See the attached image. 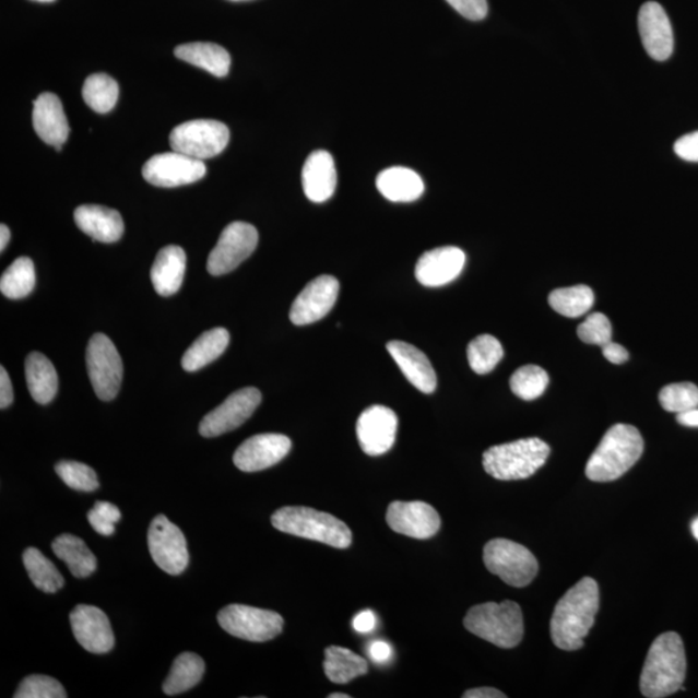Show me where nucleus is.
I'll use <instances>...</instances> for the list:
<instances>
[{"instance_id": "nucleus-1", "label": "nucleus", "mask_w": 698, "mask_h": 698, "mask_svg": "<svg viewBox=\"0 0 698 698\" xmlns=\"http://www.w3.org/2000/svg\"><path fill=\"white\" fill-rule=\"evenodd\" d=\"M599 605L601 594L596 581L590 577L582 578L555 606L549 625L554 644L563 651L580 650L594 626Z\"/></svg>"}, {"instance_id": "nucleus-2", "label": "nucleus", "mask_w": 698, "mask_h": 698, "mask_svg": "<svg viewBox=\"0 0 698 698\" xmlns=\"http://www.w3.org/2000/svg\"><path fill=\"white\" fill-rule=\"evenodd\" d=\"M687 659L678 634L669 631L653 641L640 676V690L648 698L672 696L683 687Z\"/></svg>"}, {"instance_id": "nucleus-3", "label": "nucleus", "mask_w": 698, "mask_h": 698, "mask_svg": "<svg viewBox=\"0 0 698 698\" xmlns=\"http://www.w3.org/2000/svg\"><path fill=\"white\" fill-rule=\"evenodd\" d=\"M643 451L644 441L639 429L618 423L606 431L590 457L587 476L596 483L615 482L640 460Z\"/></svg>"}, {"instance_id": "nucleus-4", "label": "nucleus", "mask_w": 698, "mask_h": 698, "mask_svg": "<svg viewBox=\"0 0 698 698\" xmlns=\"http://www.w3.org/2000/svg\"><path fill=\"white\" fill-rule=\"evenodd\" d=\"M272 525L280 532L326 543L335 548H348L352 543V533L347 524L333 514L310 507H282L272 514Z\"/></svg>"}, {"instance_id": "nucleus-5", "label": "nucleus", "mask_w": 698, "mask_h": 698, "mask_svg": "<svg viewBox=\"0 0 698 698\" xmlns=\"http://www.w3.org/2000/svg\"><path fill=\"white\" fill-rule=\"evenodd\" d=\"M465 629L499 648H514L524 637L520 605L511 601L472 606L463 620Z\"/></svg>"}, {"instance_id": "nucleus-6", "label": "nucleus", "mask_w": 698, "mask_h": 698, "mask_svg": "<svg viewBox=\"0 0 698 698\" xmlns=\"http://www.w3.org/2000/svg\"><path fill=\"white\" fill-rule=\"evenodd\" d=\"M549 447L531 437L492 447L483 456L484 470L497 481H523L531 477L548 460Z\"/></svg>"}, {"instance_id": "nucleus-7", "label": "nucleus", "mask_w": 698, "mask_h": 698, "mask_svg": "<svg viewBox=\"0 0 698 698\" xmlns=\"http://www.w3.org/2000/svg\"><path fill=\"white\" fill-rule=\"evenodd\" d=\"M484 564L490 573L512 588L528 587L539 573L535 556L523 545L505 539L486 543Z\"/></svg>"}, {"instance_id": "nucleus-8", "label": "nucleus", "mask_w": 698, "mask_h": 698, "mask_svg": "<svg viewBox=\"0 0 698 698\" xmlns=\"http://www.w3.org/2000/svg\"><path fill=\"white\" fill-rule=\"evenodd\" d=\"M217 623L230 636L256 643L272 640L284 629V618L279 613L242 604L225 606L218 612Z\"/></svg>"}, {"instance_id": "nucleus-9", "label": "nucleus", "mask_w": 698, "mask_h": 698, "mask_svg": "<svg viewBox=\"0 0 698 698\" xmlns=\"http://www.w3.org/2000/svg\"><path fill=\"white\" fill-rule=\"evenodd\" d=\"M229 129L214 119H194L181 123L171 132L173 151L196 159H209L221 154L229 143Z\"/></svg>"}, {"instance_id": "nucleus-10", "label": "nucleus", "mask_w": 698, "mask_h": 698, "mask_svg": "<svg viewBox=\"0 0 698 698\" xmlns=\"http://www.w3.org/2000/svg\"><path fill=\"white\" fill-rule=\"evenodd\" d=\"M86 362L96 397L103 401L116 399L122 383L123 364L107 335L98 333L91 338Z\"/></svg>"}, {"instance_id": "nucleus-11", "label": "nucleus", "mask_w": 698, "mask_h": 698, "mask_svg": "<svg viewBox=\"0 0 698 698\" xmlns=\"http://www.w3.org/2000/svg\"><path fill=\"white\" fill-rule=\"evenodd\" d=\"M259 241L258 230L253 225L244 222L230 223L222 232L221 238L210 252L208 271L213 276H223L244 263Z\"/></svg>"}, {"instance_id": "nucleus-12", "label": "nucleus", "mask_w": 698, "mask_h": 698, "mask_svg": "<svg viewBox=\"0 0 698 698\" xmlns=\"http://www.w3.org/2000/svg\"><path fill=\"white\" fill-rule=\"evenodd\" d=\"M147 546L154 563L164 572L179 576L187 569L189 564L187 540L180 528L171 523L165 514H158L153 519L147 532Z\"/></svg>"}, {"instance_id": "nucleus-13", "label": "nucleus", "mask_w": 698, "mask_h": 698, "mask_svg": "<svg viewBox=\"0 0 698 698\" xmlns=\"http://www.w3.org/2000/svg\"><path fill=\"white\" fill-rule=\"evenodd\" d=\"M206 175L203 161L179 152L162 153L146 161L144 179L154 187L176 188L193 185Z\"/></svg>"}, {"instance_id": "nucleus-14", "label": "nucleus", "mask_w": 698, "mask_h": 698, "mask_svg": "<svg viewBox=\"0 0 698 698\" xmlns=\"http://www.w3.org/2000/svg\"><path fill=\"white\" fill-rule=\"evenodd\" d=\"M262 403L258 388L248 387L232 393L222 405L210 412L200 425L203 437H217L233 431L248 421Z\"/></svg>"}, {"instance_id": "nucleus-15", "label": "nucleus", "mask_w": 698, "mask_h": 698, "mask_svg": "<svg viewBox=\"0 0 698 698\" xmlns=\"http://www.w3.org/2000/svg\"><path fill=\"white\" fill-rule=\"evenodd\" d=\"M399 427L398 415L392 409L372 405L359 415L356 433L359 447L365 454L378 457L391 450Z\"/></svg>"}, {"instance_id": "nucleus-16", "label": "nucleus", "mask_w": 698, "mask_h": 698, "mask_svg": "<svg viewBox=\"0 0 698 698\" xmlns=\"http://www.w3.org/2000/svg\"><path fill=\"white\" fill-rule=\"evenodd\" d=\"M338 295L340 281L334 276L323 274L310 281L293 303L292 322L296 327H305L322 320L335 306Z\"/></svg>"}, {"instance_id": "nucleus-17", "label": "nucleus", "mask_w": 698, "mask_h": 698, "mask_svg": "<svg viewBox=\"0 0 698 698\" xmlns=\"http://www.w3.org/2000/svg\"><path fill=\"white\" fill-rule=\"evenodd\" d=\"M387 524L393 532L411 539L428 540L440 531V514L431 505L414 500V502H392L388 506Z\"/></svg>"}, {"instance_id": "nucleus-18", "label": "nucleus", "mask_w": 698, "mask_h": 698, "mask_svg": "<svg viewBox=\"0 0 698 698\" xmlns=\"http://www.w3.org/2000/svg\"><path fill=\"white\" fill-rule=\"evenodd\" d=\"M292 450V440L285 435L260 434L244 441L233 456L236 468L244 472H258L280 463Z\"/></svg>"}, {"instance_id": "nucleus-19", "label": "nucleus", "mask_w": 698, "mask_h": 698, "mask_svg": "<svg viewBox=\"0 0 698 698\" xmlns=\"http://www.w3.org/2000/svg\"><path fill=\"white\" fill-rule=\"evenodd\" d=\"M70 625L74 637L84 650L104 654L115 647L110 620L102 610L93 605H78L70 613Z\"/></svg>"}, {"instance_id": "nucleus-20", "label": "nucleus", "mask_w": 698, "mask_h": 698, "mask_svg": "<svg viewBox=\"0 0 698 698\" xmlns=\"http://www.w3.org/2000/svg\"><path fill=\"white\" fill-rule=\"evenodd\" d=\"M641 42L655 61H666L674 52V33L664 7L658 2L641 5L638 16Z\"/></svg>"}, {"instance_id": "nucleus-21", "label": "nucleus", "mask_w": 698, "mask_h": 698, "mask_svg": "<svg viewBox=\"0 0 698 698\" xmlns=\"http://www.w3.org/2000/svg\"><path fill=\"white\" fill-rule=\"evenodd\" d=\"M464 252L456 246H446L429 250L418 259L415 277L426 287H440L450 284L463 271Z\"/></svg>"}, {"instance_id": "nucleus-22", "label": "nucleus", "mask_w": 698, "mask_h": 698, "mask_svg": "<svg viewBox=\"0 0 698 698\" xmlns=\"http://www.w3.org/2000/svg\"><path fill=\"white\" fill-rule=\"evenodd\" d=\"M33 125L35 132L46 144L55 146L58 152L61 151L62 144L67 143L70 129L58 96L46 93L34 102Z\"/></svg>"}, {"instance_id": "nucleus-23", "label": "nucleus", "mask_w": 698, "mask_h": 698, "mask_svg": "<svg viewBox=\"0 0 698 698\" xmlns=\"http://www.w3.org/2000/svg\"><path fill=\"white\" fill-rule=\"evenodd\" d=\"M336 181L333 155L327 151L310 153L301 171V185L307 199L315 203L330 200L335 193Z\"/></svg>"}, {"instance_id": "nucleus-24", "label": "nucleus", "mask_w": 698, "mask_h": 698, "mask_svg": "<svg viewBox=\"0 0 698 698\" xmlns=\"http://www.w3.org/2000/svg\"><path fill=\"white\" fill-rule=\"evenodd\" d=\"M388 354L399 365L401 371L417 390L433 393L437 387V377L428 357L421 350L401 341L387 344Z\"/></svg>"}, {"instance_id": "nucleus-25", "label": "nucleus", "mask_w": 698, "mask_h": 698, "mask_svg": "<svg viewBox=\"0 0 698 698\" xmlns=\"http://www.w3.org/2000/svg\"><path fill=\"white\" fill-rule=\"evenodd\" d=\"M74 221L76 227L95 241L113 244L121 239L125 232V223L117 210L98 204H83L75 210Z\"/></svg>"}, {"instance_id": "nucleus-26", "label": "nucleus", "mask_w": 698, "mask_h": 698, "mask_svg": "<svg viewBox=\"0 0 698 698\" xmlns=\"http://www.w3.org/2000/svg\"><path fill=\"white\" fill-rule=\"evenodd\" d=\"M186 267V251L180 246L170 245L162 249L155 258L151 271L155 292L162 296H171L178 293L182 280H185Z\"/></svg>"}, {"instance_id": "nucleus-27", "label": "nucleus", "mask_w": 698, "mask_h": 698, "mask_svg": "<svg viewBox=\"0 0 698 698\" xmlns=\"http://www.w3.org/2000/svg\"><path fill=\"white\" fill-rule=\"evenodd\" d=\"M377 188L387 199L392 202L417 201L425 192V185L421 176L407 167L386 168L378 175Z\"/></svg>"}, {"instance_id": "nucleus-28", "label": "nucleus", "mask_w": 698, "mask_h": 698, "mask_svg": "<svg viewBox=\"0 0 698 698\" xmlns=\"http://www.w3.org/2000/svg\"><path fill=\"white\" fill-rule=\"evenodd\" d=\"M25 377L32 398L40 405H47L55 399L59 390V377L49 359L32 352L25 362Z\"/></svg>"}, {"instance_id": "nucleus-29", "label": "nucleus", "mask_w": 698, "mask_h": 698, "mask_svg": "<svg viewBox=\"0 0 698 698\" xmlns=\"http://www.w3.org/2000/svg\"><path fill=\"white\" fill-rule=\"evenodd\" d=\"M229 341L230 335L227 329L215 328L206 331L190 345L185 356H182V369L193 372L214 363L227 350Z\"/></svg>"}, {"instance_id": "nucleus-30", "label": "nucleus", "mask_w": 698, "mask_h": 698, "mask_svg": "<svg viewBox=\"0 0 698 698\" xmlns=\"http://www.w3.org/2000/svg\"><path fill=\"white\" fill-rule=\"evenodd\" d=\"M176 58L197 68L223 78L229 73L230 55L227 49L214 44H188L175 48Z\"/></svg>"}, {"instance_id": "nucleus-31", "label": "nucleus", "mask_w": 698, "mask_h": 698, "mask_svg": "<svg viewBox=\"0 0 698 698\" xmlns=\"http://www.w3.org/2000/svg\"><path fill=\"white\" fill-rule=\"evenodd\" d=\"M54 554L67 566L76 578H86L97 568L96 556L86 543L73 534L59 535L52 543Z\"/></svg>"}, {"instance_id": "nucleus-32", "label": "nucleus", "mask_w": 698, "mask_h": 698, "mask_svg": "<svg viewBox=\"0 0 698 698\" xmlns=\"http://www.w3.org/2000/svg\"><path fill=\"white\" fill-rule=\"evenodd\" d=\"M323 670L331 682L345 684L368 674L369 665L362 655L347 648L331 646L326 650Z\"/></svg>"}, {"instance_id": "nucleus-33", "label": "nucleus", "mask_w": 698, "mask_h": 698, "mask_svg": "<svg viewBox=\"0 0 698 698\" xmlns=\"http://www.w3.org/2000/svg\"><path fill=\"white\" fill-rule=\"evenodd\" d=\"M204 662L199 654L181 653L174 661L170 674L164 683V693L168 696L185 694L203 678Z\"/></svg>"}, {"instance_id": "nucleus-34", "label": "nucleus", "mask_w": 698, "mask_h": 698, "mask_svg": "<svg viewBox=\"0 0 698 698\" xmlns=\"http://www.w3.org/2000/svg\"><path fill=\"white\" fill-rule=\"evenodd\" d=\"M24 566L27 575H29L34 587L47 592V594H55L66 583L63 577L59 572L55 564L47 559L38 548L29 547L25 549Z\"/></svg>"}, {"instance_id": "nucleus-35", "label": "nucleus", "mask_w": 698, "mask_h": 698, "mask_svg": "<svg viewBox=\"0 0 698 698\" xmlns=\"http://www.w3.org/2000/svg\"><path fill=\"white\" fill-rule=\"evenodd\" d=\"M594 292L584 285L558 288L548 296L549 306L555 312L568 317V319H577V317L587 315L594 306Z\"/></svg>"}, {"instance_id": "nucleus-36", "label": "nucleus", "mask_w": 698, "mask_h": 698, "mask_svg": "<svg viewBox=\"0 0 698 698\" xmlns=\"http://www.w3.org/2000/svg\"><path fill=\"white\" fill-rule=\"evenodd\" d=\"M35 267L33 260L21 257L15 260L2 274L0 279V292L10 299H23L29 295L35 287Z\"/></svg>"}, {"instance_id": "nucleus-37", "label": "nucleus", "mask_w": 698, "mask_h": 698, "mask_svg": "<svg viewBox=\"0 0 698 698\" xmlns=\"http://www.w3.org/2000/svg\"><path fill=\"white\" fill-rule=\"evenodd\" d=\"M118 95V83L107 74L90 75L82 88L84 103L102 115L116 107Z\"/></svg>"}, {"instance_id": "nucleus-38", "label": "nucleus", "mask_w": 698, "mask_h": 698, "mask_svg": "<svg viewBox=\"0 0 698 698\" xmlns=\"http://www.w3.org/2000/svg\"><path fill=\"white\" fill-rule=\"evenodd\" d=\"M505 355L502 344L492 335H481L469 344L468 357L471 369L476 374L495 370Z\"/></svg>"}, {"instance_id": "nucleus-39", "label": "nucleus", "mask_w": 698, "mask_h": 698, "mask_svg": "<svg viewBox=\"0 0 698 698\" xmlns=\"http://www.w3.org/2000/svg\"><path fill=\"white\" fill-rule=\"evenodd\" d=\"M510 386L519 399L532 401L545 393L548 376L540 366L527 365L513 372Z\"/></svg>"}, {"instance_id": "nucleus-40", "label": "nucleus", "mask_w": 698, "mask_h": 698, "mask_svg": "<svg viewBox=\"0 0 698 698\" xmlns=\"http://www.w3.org/2000/svg\"><path fill=\"white\" fill-rule=\"evenodd\" d=\"M660 404L669 413H686L698 407V387L683 382L669 385L660 391Z\"/></svg>"}, {"instance_id": "nucleus-41", "label": "nucleus", "mask_w": 698, "mask_h": 698, "mask_svg": "<svg viewBox=\"0 0 698 698\" xmlns=\"http://www.w3.org/2000/svg\"><path fill=\"white\" fill-rule=\"evenodd\" d=\"M55 470L69 488L80 492H94L98 488L96 472L87 464L74 461H61L56 464Z\"/></svg>"}, {"instance_id": "nucleus-42", "label": "nucleus", "mask_w": 698, "mask_h": 698, "mask_svg": "<svg viewBox=\"0 0 698 698\" xmlns=\"http://www.w3.org/2000/svg\"><path fill=\"white\" fill-rule=\"evenodd\" d=\"M15 698H67L61 683L47 675H31L21 682Z\"/></svg>"}, {"instance_id": "nucleus-43", "label": "nucleus", "mask_w": 698, "mask_h": 698, "mask_svg": "<svg viewBox=\"0 0 698 698\" xmlns=\"http://www.w3.org/2000/svg\"><path fill=\"white\" fill-rule=\"evenodd\" d=\"M580 340L588 344L605 345L612 342V326L608 317L603 313H592L588 316L577 329Z\"/></svg>"}, {"instance_id": "nucleus-44", "label": "nucleus", "mask_w": 698, "mask_h": 698, "mask_svg": "<svg viewBox=\"0 0 698 698\" xmlns=\"http://www.w3.org/2000/svg\"><path fill=\"white\" fill-rule=\"evenodd\" d=\"M90 524L98 534L110 537L116 532V524L121 520V511L109 502H96L87 514Z\"/></svg>"}, {"instance_id": "nucleus-45", "label": "nucleus", "mask_w": 698, "mask_h": 698, "mask_svg": "<svg viewBox=\"0 0 698 698\" xmlns=\"http://www.w3.org/2000/svg\"><path fill=\"white\" fill-rule=\"evenodd\" d=\"M447 2L460 15L471 21H481L488 15V2L486 0H447Z\"/></svg>"}, {"instance_id": "nucleus-46", "label": "nucleus", "mask_w": 698, "mask_h": 698, "mask_svg": "<svg viewBox=\"0 0 698 698\" xmlns=\"http://www.w3.org/2000/svg\"><path fill=\"white\" fill-rule=\"evenodd\" d=\"M674 152L683 161L698 162V131L676 140Z\"/></svg>"}, {"instance_id": "nucleus-47", "label": "nucleus", "mask_w": 698, "mask_h": 698, "mask_svg": "<svg viewBox=\"0 0 698 698\" xmlns=\"http://www.w3.org/2000/svg\"><path fill=\"white\" fill-rule=\"evenodd\" d=\"M368 654L372 662L376 664H387L392 659V647L385 640H374L368 647Z\"/></svg>"}, {"instance_id": "nucleus-48", "label": "nucleus", "mask_w": 698, "mask_h": 698, "mask_svg": "<svg viewBox=\"0 0 698 698\" xmlns=\"http://www.w3.org/2000/svg\"><path fill=\"white\" fill-rule=\"evenodd\" d=\"M355 631L359 634H369L377 627V616L370 610L359 612L358 615L352 620Z\"/></svg>"}, {"instance_id": "nucleus-49", "label": "nucleus", "mask_w": 698, "mask_h": 698, "mask_svg": "<svg viewBox=\"0 0 698 698\" xmlns=\"http://www.w3.org/2000/svg\"><path fill=\"white\" fill-rule=\"evenodd\" d=\"M603 355L612 364H625L629 359V352L617 343H606L603 345Z\"/></svg>"}, {"instance_id": "nucleus-50", "label": "nucleus", "mask_w": 698, "mask_h": 698, "mask_svg": "<svg viewBox=\"0 0 698 698\" xmlns=\"http://www.w3.org/2000/svg\"><path fill=\"white\" fill-rule=\"evenodd\" d=\"M13 403V388L9 372L0 368V407H9Z\"/></svg>"}, {"instance_id": "nucleus-51", "label": "nucleus", "mask_w": 698, "mask_h": 698, "mask_svg": "<svg viewBox=\"0 0 698 698\" xmlns=\"http://www.w3.org/2000/svg\"><path fill=\"white\" fill-rule=\"evenodd\" d=\"M464 698H505L507 697L505 694L500 693V690L496 688H475L470 689L468 693H464Z\"/></svg>"}, {"instance_id": "nucleus-52", "label": "nucleus", "mask_w": 698, "mask_h": 698, "mask_svg": "<svg viewBox=\"0 0 698 698\" xmlns=\"http://www.w3.org/2000/svg\"><path fill=\"white\" fill-rule=\"evenodd\" d=\"M676 421L684 427H698V407L676 415Z\"/></svg>"}, {"instance_id": "nucleus-53", "label": "nucleus", "mask_w": 698, "mask_h": 698, "mask_svg": "<svg viewBox=\"0 0 698 698\" xmlns=\"http://www.w3.org/2000/svg\"><path fill=\"white\" fill-rule=\"evenodd\" d=\"M11 239L10 228L5 224L0 225V251H4Z\"/></svg>"}, {"instance_id": "nucleus-54", "label": "nucleus", "mask_w": 698, "mask_h": 698, "mask_svg": "<svg viewBox=\"0 0 698 698\" xmlns=\"http://www.w3.org/2000/svg\"><path fill=\"white\" fill-rule=\"evenodd\" d=\"M690 531H693L694 537L698 541V518L690 524Z\"/></svg>"}, {"instance_id": "nucleus-55", "label": "nucleus", "mask_w": 698, "mask_h": 698, "mask_svg": "<svg viewBox=\"0 0 698 698\" xmlns=\"http://www.w3.org/2000/svg\"><path fill=\"white\" fill-rule=\"evenodd\" d=\"M329 698H351V696L345 694H331Z\"/></svg>"}, {"instance_id": "nucleus-56", "label": "nucleus", "mask_w": 698, "mask_h": 698, "mask_svg": "<svg viewBox=\"0 0 698 698\" xmlns=\"http://www.w3.org/2000/svg\"><path fill=\"white\" fill-rule=\"evenodd\" d=\"M35 2L49 3L54 2V0H35Z\"/></svg>"}]
</instances>
